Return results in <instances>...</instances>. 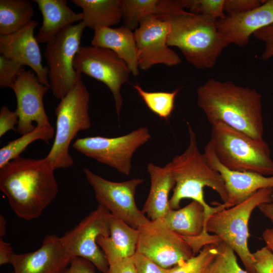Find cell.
Returning <instances> with one entry per match:
<instances>
[{
  "mask_svg": "<svg viewBox=\"0 0 273 273\" xmlns=\"http://www.w3.org/2000/svg\"><path fill=\"white\" fill-rule=\"evenodd\" d=\"M53 163L47 158L21 156L0 168V190L18 217H39L59 191Z\"/></svg>",
  "mask_w": 273,
  "mask_h": 273,
  "instance_id": "1",
  "label": "cell"
},
{
  "mask_svg": "<svg viewBox=\"0 0 273 273\" xmlns=\"http://www.w3.org/2000/svg\"><path fill=\"white\" fill-rule=\"evenodd\" d=\"M187 124L188 147L169 162L175 181L169 206L171 209H177L183 199L196 201L205 209L206 222L211 214L225 209L222 203L227 202L228 194L222 176L210 166L204 153L200 152L196 133L190 123Z\"/></svg>",
  "mask_w": 273,
  "mask_h": 273,
  "instance_id": "2",
  "label": "cell"
},
{
  "mask_svg": "<svg viewBox=\"0 0 273 273\" xmlns=\"http://www.w3.org/2000/svg\"><path fill=\"white\" fill-rule=\"evenodd\" d=\"M197 96L211 125L222 122L255 139H263L261 95L255 89L210 78L197 88Z\"/></svg>",
  "mask_w": 273,
  "mask_h": 273,
  "instance_id": "3",
  "label": "cell"
},
{
  "mask_svg": "<svg viewBox=\"0 0 273 273\" xmlns=\"http://www.w3.org/2000/svg\"><path fill=\"white\" fill-rule=\"evenodd\" d=\"M161 19L170 25L168 45L177 48L197 69L213 68L230 45L218 29L217 20L210 17L181 9Z\"/></svg>",
  "mask_w": 273,
  "mask_h": 273,
  "instance_id": "4",
  "label": "cell"
},
{
  "mask_svg": "<svg viewBox=\"0 0 273 273\" xmlns=\"http://www.w3.org/2000/svg\"><path fill=\"white\" fill-rule=\"evenodd\" d=\"M209 142L219 161L238 171L273 175V160L268 144L222 122L212 125Z\"/></svg>",
  "mask_w": 273,
  "mask_h": 273,
  "instance_id": "5",
  "label": "cell"
},
{
  "mask_svg": "<svg viewBox=\"0 0 273 273\" xmlns=\"http://www.w3.org/2000/svg\"><path fill=\"white\" fill-rule=\"evenodd\" d=\"M272 199L273 188L260 190L243 202L213 213L206 222V232L229 246L239 256L248 273H255L252 253L248 245L249 221L256 208Z\"/></svg>",
  "mask_w": 273,
  "mask_h": 273,
  "instance_id": "6",
  "label": "cell"
},
{
  "mask_svg": "<svg viewBox=\"0 0 273 273\" xmlns=\"http://www.w3.org/2000/svg\"><path fill=\"white\" fill-rule=\"evenodd\" d=\"M89 93L81 79L77 81L67 94L62 98L55 110L56 127L55 139L47 157L55 169L73 165L69 153L72 140L81 131L89 129Z\"/></svg>",
  "mask_w": 273,
  "mask_h": 273,
  "instance_id": "7",
  "label": "cell"
},
{
  "mask_svg": "<svg viewBox=\"0 0 273 273\" xmlns=\"http://www.w3.org/2000/svg\"><path fill=\"white\" fill-rule=\"evenodd\" d=\"M83 22L68 26L46 43L44 56L48 67L50 87L61 100L81 79L73 66L84 29Z\"/></svg>",
  "mask_w": 273,
  "mask_h": 273,
  "instance_id": "8",
  "label": "cell"
},
{
  "mask_svg": "<svg viewBox=\"0 0 273 273\" xmlns=\"http://www.w3.org/2000/svg\"><path fill=\"white\" fill-rule=\"evenodd\" d=\"M151 138L149 129L141 127L117 137L98 135L78 138L72 147L86 157L128 175L132 168L133 154Z\"/></svg>",
  "mask_w": 273,
  "mask_h": 273,
  "instance_id": "9",
  "label": "cell"
},
{
  "mask_svg": "<svg viewBox=\"0 0 273 273\" xmlns=\"http://www.w3.org/2000/svg\"><path fill=\"white\" fill-rule=\"evenodd\" d=\"M83 171L99 204L112 215L136 229L150 221L142 210L138 208L135 200L136 189L143 183V179L134 178L116 182L105 179L87 168H84Z\"/></svg>",
  "mask_w": 273,
  "mask_h": 273,
  "instance_id": "10",
  "label": "cell"
},
{
  "mask_svg": "<svg viewBox=\"0 0 273 273\" xmlns=\"http://www.w3.org/2000/svg\"><path fill=\"white\" fill-rule=\"evenodd\" d=\"M110 214L99 204L96 209L60 237L65 251L71 258L86 259L103 273H107L109 264L97 239L100 236H109Z\"/></svg>",
  "mask_w": 273,
  "mask_h": 273,
  "instance_id": "11",
  "label": "cell"
},
{
  "mask_svg": "<svg viewBox=\"0 0 273 273\" xmlns=\"http://www.w3.org/2000/svg\"><path fill=\"white\" fill-rule=\"evenodd\" d=\"M73 66L78 74L92 77L109 88L119 118L123 104L121 88L131 73L125 62L111 50L91 45L80 46Z\"/></svg>",
  "mask_w": 273,
  "mask_h": 273,
  "instance_id": "12",
  "label": "cell"
},
{
  "mask_svg": "<svg viewBox=\"0 0 273 273\" xmlns=\"http://www.w3.org/2000/svg\"><path fill=\"white\" fill-rule=\"evenodd\" d=\"M138 230L136 252L163 268L180 265L195 255L186 239L171 230L163 218L150 220Z\"/></svg>",
  "mask_w": 273,
  "mask_h": 273,
  "instance_id": "13",
  "label": "cell"
},
{
  "mask_svg": "<svg viewBox=\"0 0 273 273\" xmlns=\"http://www.w3.org/2000/svg\"><path fill=\"white\" fill-rule=\"evenodd\" d=\"M169 23L156 16L146 17L133 31L140 69L147 70L155 65L172 67L181 63L177 54L167 44Z\"/></svg>",
  "mask_w": 273,
  "mask_h": 273,
  "instance_id": "14",
  "label": "cell"
},
{
  "mask_svg": "<svg viewBox=\"0 0 273 273\" xmlns=\"http://www.w3.org/2000/svg\"><path fill=\"white\" fill-rule=\"evenodd\" d=\"M17 100V131L23 135L36 127L51 126L46 112L43 97L50 89L41 83L31 70L22 67L12 86Z\"/></svg>",
  "mask_w": 273,
  "mask_h": 273,
  "instance_id": "15",
  "label": "cell"
},
{
  "mask_svg": "<svg viewBox=\"0 0 273 273\" xmlns=\"http://www.w3.org/2000/svg\"><path fill=\"white\" fill-rule=\"evenodd\" d=\"M39 23L32 20L23 28L14 33L0 35V54L21 64L30 67L39 82L50 87L49 69L42 64L40 50L35 28Z\"/></svg>",
  "mask_w": 273,
  "mask_h": 273,
  "instance_id": "16",
  "label": "cell"
},
{
  "mask_svg": "<svg viewBox=\"0 0 273 273\" xmlns=\"http://www.w3.org/2000/svg\"><path fill=\"white\" fill-rule=\"evenodd\" d=\"M71 259L65 251L60 237L49 234L36 250L22 254L14 253L10 263L14 273H63Z\"/></svg>",
  "mask_w": 273,
  "mask_h": 273,
  "instance_id": "17",
  "label": "cell"
},
{
  "mask_svg": "<svg viewBox=\"0 0 273 273\" xmlns=\"http://www.w3.org/2000/svg\"><path fill=\"white\" fill-rule=\"evenodd\" d=\"M204 154L210 166L221 174L224 181L228 194L227 202L222 203L225 208L243 202L260 190L273 188V175L232 170L224 166L218 160L209 142Z\"/></svg>",
  "mask_w": 273,
  "mask_h": 273,
  "instance_id": "18",
  "label": "cell"
},
{
  "mask_svg": "<svg viewBox=\"0 0 273 273\" xmlns=\"http://www.w3.org/2000/svg\"><path fill=\"white\" fill-rule=\"evenodd\" d=\"M273 24V0L264 1L245 14L228 16L217 21L219 31L230 44L243 47L257 30Z\"/></svg>",
  "mask_w": 273,
  "mask_h": 273,
  "instance_id": "19",
  "label": "cell"
},
{
  "mask_svg": "<svg viewBox=\"0 0 273 273\" xmlns=\"http://www.w3.org/2000/svg\"><path fill=\"white\" fill-rule=\"evenodd\" d=\"M109 221V236H100L97 243L110 265L133 256L136 252L140 231L111 214Z\"/></svg>",
  "mask_w": 273,
  "mask_h": 273,
  "instance_id": "20",
  "label": "cell"
},
{
  "mask_svg": "<svg viewBox=\"0 0 273 273\" xmlns=\"http://www.w3.org/2000/svg\"><path fill=\"white\" fill-rule=\"evenodd\" d=\"M91 44L111 50L125 62L133 76L139 75L138 49L131 30L124 25L96 28Z\"/></svg>",
  "mask_w": 273,
  "mask_h": 273,
  "instance_id": "21",
  "label": "cell"
},
{
  "mask_svg": "<svg viewBox=\"0 0 273 273\" xmlns=\"http://www.w3.org/2000/svg\"><path fill=\"white\" fill-rule=\"evenodd\" d=\"M147 171L150 177V188L142 211L151 220L162 218L171 209L169 195L175 186L169 163L163 167L150 163Z\"/></svg>",
  "mask_w": 273,
  "mask_h": 273,
  "instance_id": "22",
  "label": "cell"
},
{
  "mask_svg": "<svg viewBox=\"0 0 273 273\" xmlns=\"http://www.w3.org/2000/svg\"><path fill=\"white\" fill-rule=\"evenodd\" d=\"M42 17V23L36 39L47 43L66 27L82 21L81 13L74 12L66 0H34Z\"/></svg>",
  "mask_w": 273,
  "mask_h": 273,
  "instance_id": "23",
  "label": "cell"
},
{
  "mask_svg": "<svg viewBox=\"0 0 273 273\" xmlns=\"http://www.w3.org/2000/svg\"><path fill=\"white\" fill-rule=\"evenodd\" d=\"M124 26L134 31L147 16L159 18L184 9L180 0H121Z\"/></svg>",
  "mask_w": 273,
  "mask_h": 273,
  "instance_id": "24",
  "label": "cell"
},
{
  "mask_svg": "<svg viewBox=\"0 0 273 273\" xmlns=\"http://www.w3.org/2000/svg\"><path fill=\"white\" fill-rule=\"evenodd\" d=\"M81 8L83 23L95 30L101 27H111L123 17L121 0H71Z\"/></svg>",
  "mask_w": 273,
  "mask_h": 273,
  "instance_id": "25",
  "label": "cell"
},
{
  "mask_svg": "<svg viewBox=\"0 0 273 273\" xmlns=\"http://www.w3.org/2000/svg\"><path fill=\"white\" fill-rule=\"evenodd\" d=\"M168 227L184 237L206 235V215L204 207L193 200L180 209H170L163 217Z\"/></svg>",
  "mask_w": 273,
  "mask_h": 273,
  "instance_id": "26",
  "label": "cell"
},
{
  "mask_svg": "<svg viewBox=\"0 0 273 273\" xmlns=\"http://www.w3.org/2000/svg\"><path fill=\"white\" fill-rule=\"evenodd\" d=\"M34 11L28 0L0 1V35L18 31L32 20Z\"/></svg>",
  "mask_w": 273,
  "mask_h": 273,
  "instance_id": "27",
  "label": "cell"
},
{
  "mask_svg": "<svg viewBox=\"0 0 273 273\" xmlns=\"http://www.w3.org/2000/svg\"><path fill=\"white\" fill-rule=\"evenodd\" d=\"M54 128L51 126L38 127L31 131L21 135L19 138L10 141L0 149V168L20 154L33 142L41 140L49 143L55 136Z\"/></svg>",
  "mask_w": 273,
  "mask_h": 273,
  "instance_id": "28",
  "label": "cell"
},
{
  "mask_svg": "<svg viewBox=\"0 0 273 273\" xmlns=\"http://www.w3.org/2000/svg\"><path fill=\"white\" fill-rule=\"evenodd\" d=\"M132 86L151 111L162 119H169L174 109L179 88L171 92H148L137 83Z\"/></svg>",
  "mask_w": 273,
  "mask_h": 273,
  "instance_id": "29",
  "label": "cell"
},
{
  "mask_svg": "<svg viewBox=\"0 0 273 273\" xmlns=\"http://www.w3.org/2000/svg\"><path fill=\"white\" fill-rule=\"evenodd\" d=\"M217 245L205 246L197 254L184 263L172 267L170 273H208L218 252Z\"/></svg>",
  "mask_w": 273,
  "mask_h": 273,
  "instance_id": "30",
  "label": "cell"
},
{
  "mask_svg": "<svg viewBox=\"0 0 273 273\" xmlns=\"http://www.w3.org/2000/svg\"><path fill=\"white\" fill-rule=\"evenodd\" d=\"M218 252L208 273H248L239 265L235 252L226 244H217Z\"/></svg>",
  "mask_w": 273,
  "mask_h": 273,
  "instance_id": "31",
  "label": "cell"
},
{
  "mask_svg": "<svg viewBox=\"0 0 273 273\" xmlns=\"http://www.w3.org/2000/svg\"><path fill=\"white\" fill-rule=\"evenodd\" d=\"M182 6L189 12L210 17L217 20L224 18V0H180Z\"/></svg>",
  "mask_w": 273,
  "mask_h": 273,
  "instance_id": "32",
  "label": "cell"
},
{
  "mask_svg": "<svg viewBox=\"0 0 273 273\" xmlns=\"http://www.w3.org/2000/svg\"><path fill=\"white\" fill-rule=\"evenodd\" d=\"M23 66L11 59L0 55V87L11 88Z\"/></svg>",
  "mask_w": 273,
  "mask_h": 273,
  "instance_id": "33",
  "label": "cell"
},
{
  "mask_svg": "<svg viewBox=\"0 0 273 273\" xmlns=\"http://www.w3.org/2000/svg\"><path fill=\"white\" fill-rule=\"evenodd\" d=\"M255 273H273V252L265 246L252 253Z\"/></svg>",
  "mask_w": 273,
  "mask_h": 273,
  "instance_id": "34",
  "label": "cell"
},
{
  "mask_svg": "<svg viewBox=\"0 0 273 273\" xmlns=\"http://www.w3.org/2000/svg\"><path fill=\"white\" fill-rule=\"evenodd\" d=\"M264 1L224 0V11L228 16H235L249 12L259 7Z\"/></svg>",
  "mask_w": 273,
  "mask_h": 273,
  "instance_id": "35",
  "label": "cell"
},
{
  "mask_svg": "<svg viewBox=\"0 0 273 273\" xmlns=\"http://www.w3.org/2000/svg\"><path fill=\"white\" fill-rule=\"evenodd\" d=\"M135 273H170L171 268H165L137 252L132 257Z\"/></svg>",
  "mask_w": 273,
  "mask_h": 273,
  "instance_id": "36",
  "label": "cell"
},
{
  "mask_svg": "<svg viewBox=\"0 0 273 273\" xmlns=\"http://www.w3.org/2000/svg\"><path fill=\"white\" fill-rule=\"evenodd\" d=\"M253 35L263 42L264 48L261 55L263 60L266 61L273 57V24L255 31Z\"/></svg>",
  "mask_w": 273,
  "mask_h": 273,
  "instance_id": "37",
  "label": "cell"
},
{
  "mask_svg": "<svg viewBox=\"0 0 273 273\" xmlns=\"http://www.w3.org/2000/svg\"><path fill=\"white\" fill-rule=\"evenodd\" d=\"M18 116L16 112L10 110L7 106H3L0 111V138L10 130H15L18 124Z\"/></svg>",
  "mask_w": 273,
  "mask_h": 273,
  "instance_id": "38",
  "label": "cell"
},
{
  "mask_svg": "<svg viewBox=\"0 0 273 273\" xmlns=\"http://www.w3.org/2000/svg\"><path fill=\"white\" fill-rule=\"evenodd\" d=\"M94 265L81 257L72 258L67 268L63 273H96Z\"/></svg>",
  "mask_w": 273,
  "mask_h": 273,
  "instance_id": "39",
  "label": "cell"
},
{
  "mask_svg": "<svg viewBox=\"0 0 273 273\" xmlns=\"http://www.w3.org/2000/svg\"><path fill=\"white\" fill-rule=\"evenodd\" d=\"M107 273H135L132 257L110 264Z\"/></svg>",
  "mask_w": 273,
  "mask_h": 273,
  "instance_id": "40",
  "label": "cell"
},
{
  "mask_svg": "<svg viewBox=\"0 0 273 273\" xmlns=\"http://www.w3.org/2000/svg\"><path fill=\"white\" fill-rule=\"evenodd\" d=\"M14 254L10 243L5 242L3 238H0V265L10 263L11 258Z\"/></svg>",
  "mask_w": 273,
  "mask_h": 273,
  "instance_id": "41",
  "label": "cell"
},
{
  "mask_svg": "<svg viewBox=\"0 0 273 273\" xmlns=\"http://www.w3.org/2000/svg\"><path fill=\"white\" fill-rule=\"evenodd\" d=\"M257 208L271 222L273 226V199L268 203L260 205Z\"/></svg>",
  "mask_w": 273,
  "mask_h": 273,
  "instance_id": "42",
  "label": "cell"
},
{
  "mask_svg": "<svg viewBox=\"0 0 273 273\" xmlns=\"http://www.w3.org/2000/svg\"><path fill=\"white\" fill-rule=\"evenodd\" d=\"M262 238L266 246L273 252V227L266 229L263 232Z\"/></svg>",
  "mask_w": 273,
  "mask_h": 273,
  "instance_id": "43",
  "label": "cell"
},
{
  "mask_svg": "<svg viewBox=\"0 0 273 273\" xmlns=\"http://www.w3.org/2000/svg\"><path fill=\"white\" fill-rule=\"evenodd\" d=\"M7 220L6 218L2 214L0 215V236L3 238L6 234Z\"/></svg>",
  "mask_w": 273,
  "mask_h": 273,
  "instance_id": "44",
  "label": "cell"
}]
</instances>
